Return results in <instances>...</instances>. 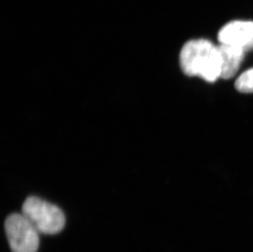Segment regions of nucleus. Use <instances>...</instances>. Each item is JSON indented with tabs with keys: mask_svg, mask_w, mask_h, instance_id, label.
<instances>
[{
	"mask_svg": "<svg viewBox=\"0 0 253 252\" xmlns=\"http://www.w3.org/2000/svg\"><path fill=\"white\" fill-rule=\"evenodd\" d=\"M4 228L12 252H37L40 233L22 213H14L7 216Z\"/></svg>",
	"mask_w": 253,
	"mask_h": 252,
	"instance_id": "7ed1b4c3",
	"label": "nucleus"
},
{
	"mask_svg": "<svg viewBox=\"0 0 253 252\" xmlns=\"http://www.w3.org/2000/svg\"><path fill=\"white\" fill-rule=\"evenodd\" d=\"M179 64L184 74L199 76L208 82L221 78V56L219 45L206 39L191 40L179 53Z\"/></svg>",
	"mask_w": 253,
	"mask_h": 252,
	"instance_id": "f257e3e1",
	"label": "nucleus"
},
{
	"mask_svg": "<svg viewBox=\"0 0 253 252\" xmlns=\"http://www.w3.org/2000/svg\"><path fill=\"white\" fill-rule=\"evenodd\" d=\"M22 213L42 234H57L66 224V217L59 207L37 197L26 199L22 205Z\"/></svg>",
	"mask_w": 253,
	"mask_h": 252,
	"instance_id": "f03ea898",
	"label": "nucleus"
},
{
	"mask_svg": "<svg viewBox=\"0 0 253 252\" xmlns=\"http://www.w3.org/2000/svg\"><path fill=\"white\" fill-rule=\"evenodd\" d=\"M220 44L233 46L244 52L253 50V22L234 20L228 22L218 32Z\"/></svg>",
	"mask_w": 253,
	"mask_h": 252,
	"instance_id": "20e7f679",
	"label": "nucleus"
},
{
	"mask_svg": "<svg viewBox=\"0 0 253 252\" xmlns=\"http://www.w3.org/2000/svg\"><path fill=\"white\" fill-rule=\"evenodd\" d=\"M235 88L240 93H253V67L244 72L237 79Z\"/></svg>",
	"mask_w": 253,
	"mask_h": 252,
	"instance_id": "423d86ee",
	"label": "nucleus"
},
{
	"mask_svg": "<svg viewBox=\"0 0 253 252\" xmlns=\"http://www.w3.org/2000/svg\"><path fill=\"white\" fill-rule=\"evenodd\" d=\"M219 48L221 56V78H233L244 61L245 52L240 48L225 44H219Z\"/></svg>",
	"mask_w": 253,
	"mask_h": 252,
	"instance_id": "39448f33",
	"label": "nucleus"
}]
</instances>
